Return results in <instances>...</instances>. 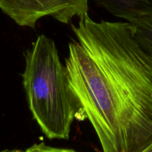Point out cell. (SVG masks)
I'll use <instances>...</instances> for the list:
<instances>
[{"label": "cell", "instance_id": "cell-2", "mask_svg": "<svg viewBox=\"0 0 152 152\" xmlns=\"http://www.w3.org/2000/svg\"><path fill=\"white\" fill-rule=\"evenodd\" d=\"M25 58L22 83L33 117L48 139L68 140L82 114L54 42L39 35Z\"/></svg>", "mask_w": 152, "mask_h": 152}, {"label": "cell", "instance_id": "cell-6", "mask_svg": "<svg viewBox=\"0 0 152 152\" xmlns=\"http://www.w3.org/2000/svg\"><path fill=\"white\" fill-rule=\"evenodd\" d=\"M22 152H77L73 149L67 148H54V147L46 145L44 142L39 144H34L30 148H27L25 151Z\"/></svg>", "mask_w": 152, "mask_h": 152}, {"label": "cell", "instance_id": "cell-1", "mask_svg": "<svg viewBox=\"0 0 152 152\" xmlns=\"http://www.w3.org/2000/svg\"><path fill=\"white\" fill-rule=\"evenodd\" d=\"M65 68L81 114L103 152H142L152 145V52L129 22L71 24Z\"/></svg>", "mask_w": 152, "mask_h": 152}, {"label": "cell", "instance_id": "cell-5", "mask_svg": "<svg viewBox=\"0 0 152 152\" xmlns=\"http://www.w3.org/2000/svg\"><path fill=\"white\" fill-rule=\"evenodd\" d=\"M140 42L152 52V14L129 22Z\"/></svg>", "mask_w": 152, "mask_h": 152}, {"label": "cell", "instance_id": "cell-4", "mask_svg": "<svg viewBox=\"0 0 152 152\" xmlns=\"http://www.w3.org/2000/svg\"><path fill=\"white\" fill-rule=\"evenodd\" d=\"M95 1L99 7L127 22L152 14V0H95Z\"/></svg>", "mask_w": 152, "mask_h": 152}, {"label": "cell", "instance_id": "cell-7", "mask_svg": "<svg viewBox=\"0 0 152 152\" xmlns=\"http://www.w3.org/2000/svg\"><path fill=\"white\" fill-rule=\"evenodd\" d=\"M142 152H152V145H151V146L148 147V148H147V149H145V151H142Z\"/></svg>", "mask_w": 152, "mask_h": 152}, {"label": "cell", "instance_id": "cell-3", "mask_svg": "<svg viewBox=\"0 0 152 152\" xmlns=\"http://www.w3.org/2000/svg\"><path fill=\"white\" fill-rule=\"evenodd\" d=\"M0 9L19 26L34 28L45 16L64 24L80 19L88 15V0H0Z\"/></svg>", "mask_w": 152, "mask_h": 152}]
</instances>
